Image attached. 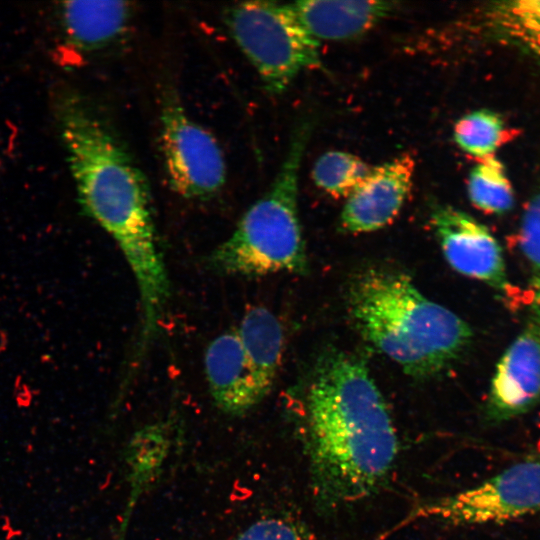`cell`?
Returning <instances> with one entry per match:
<instances>
[{
  "label": "cell",
  "instance_id": "1",
  "mask_svg": "<svg viewBox=\"0 0 540 540\" xmlns=\"http://www.w3.org/2000/svg\"><path fill=\"white\" fill-rule=\"evenodd\" d=\"M304 442L312 487L331 506L367 498L390 474L398 437L366 365L337 352L323 359L308 387Z\"/></svg>",
  "mask_w": 540,
  "mask_h": 540
},
{
  "label": "cell",
  "instance_id": "2",
  "mask_svg": "<svg viewBox=\"0 0 540 540\" xmlns=\"http://www.w3.org/2000/svg\"><path fill=\"white\" fill-rule=\"evenodd\" d=\"M53 106L82 209L118 244L136 281L141 309L161 311L169 298V280L142 171L79 94L61 90Z\"/></svg>",
  "mask_w": 540,
  "mask_h": 540
},
{
  "label": "cell",
  "instance_id": "3",
  "mask_svg": "<svg viewBox=\"0 0 540 540\" xmlns=\"http://www.w3.org/2000/svg\"><path fill=\"white\" fill-rule=\"evenodd\" d=\"M350 312L362 336L415 377L442 372L472 340L463 319L426 298L399 272L364 273L351 289Z\"/></svg>",
  "mask_w": 540,
  "mask_h": 540
},
{
  "label": "cell",
  "instance_id": "4",
  "mask_svg": "<svg viewBox=\"0 0 540 540\" xmlns=\"http://www.w3.org/2000/svg\"><path fill=\"white\" fill-rule=\"evenodd\" d=\"M311 131L309 119L301 120L293 129L287 153L269 189L246 210L231 235L211 253L209 264L214 270L249 277L306 272L298 188Z\"/></svg>",
  "mask_w": 540,
  "mask_h": 540
},
{
  "label": "cell",
  "instance_id": "5",
  "mask_svg": "<svg viewBox=\"0 0 540 540\" xmlns=\"http://www.w3.org/2000/svg\"><path fill=\"white\" fill-rule=\"evenodd\" d=\"M224 20L271 94L284 92L304 70L321 67L320 42L306 30L290 3H236L226 9Z\"/></svg>",
  "mask_w": 540,
  "mask_h": 540
},
{
  "label": "cell",
  "instance_id": "6",
  "mask_svg": "<svg viewBox=\"0 0 540 540\" xmlns=\"http://www.w3.org/2000/svg\"><path fill=\"white\" fill-rule=\"evenodd\" d=\"M537 514H540V460H527L509 466L477 486L417 507L393 531L418 520L483 525Z\"/></svg>",
  "mask_w": 540,
  "mask_h": 540
},
{
  "label": "cell",
  "instance_id": "7",
  "mask_svg": "<svg viewBox=\"0 0 540 540\" xmlns=\"http://www.w3.org/2000/svg\"><path fill=\"white\" fill-rule=\"evenodd\" d=\"M161 149L170 187L187 199L215 196L226 182V160L213 134L190 116L175 93L164 95Z\"/></svg>",
  "mask_w": 540,
  "mask_h": 540
},
{
  "label": "cell",
  "instance_id": "8",
  "mask_svg": "<svg viewBox=\"0 0 540 540\" xmlns=\"http://www.w3.org/2000/svg\"><path fill=\"white\" fill-rule=\"evenodd\" d=\"M540 404V302L532 301L518 335L500 357L487 399L494 423L524 415Z\"/></svg>",
  "mask_w": 540,
  "mask_h": 540
},
{
  "label": "cell",
  "instance_id": "9",
  "mask_svg": "<svg viewBox=\"0 0 540 540\" xmlns=\"http://www.w3.org/2000/svg\"><path fill=\"white\" fill-rule=\"evenodd\" d=\"M430 218L443 254L455 271L500 295L512 294L502 248L486 226L449 205L434 206Z\"/></svg>",
  "mask_w": 540,
  "mask_h": 540
},
{
  "label": "cell",
  "instance_id": "10",
  "mask_svg": "<svg viewBox=\"0 0 540 540\" xmlns=\"http://www.w3.org/2000/svg\"><path fill=\"white\" fill-rule=\"evenodd\" d=\"M415 160L409 153L372 167L363 182L346 198L341 228L350 233L371 232L390 224L411 191Z\"/></svg>",
  "mask_w": 540,
  "mask_h": 540
},
{
  "label": "cell",
  "instance_id": "11",
  "mask_svg": "<svg viewBox=\"0 0 540 540\" xmlns=\"http://www.w3.org/2000/svg\"><path fill=\"white\" fill-rule=\"evenodd\" d=\"M210 395L222 412L239 416L263 399L255 386L236 329L215 337L204 355Z\"/></svg>",
  "mask_w": 540,
  "mask_h": 540
},
{
  "label": "cell",
  "instance_id": "12",
  "mask_svg": "<svg viewBox=\"0 0 540 540\" xmlns=\"http://www.w3.org/2000/svg\"><path fill=\"white\" fill-rule=\"evenodd\" d=\"M290 4L306 30L319 42L360 37L390 16L397 3L303 0Z\"/></svg>",
  "mask_w": 540,
  "mask_h": 540
},
{
  "label": "cell",
  "instance_id": "13",
  "mask_svg": "<svg viewBox=\"0 0 540 540\" xmlns=\"http://www.w3.org/2000/svg\"><path fill=\"white\" fill-rule=\"evenodd\" d=\"M58 15L67 43L78 51L93 52L124 33L132 7L126 1H65Z\"/></svg>",
  "mask_w": 540,
  "mask_h": 540
},
{
  "label": "cell",
  "instance_id": "14",
  "mask_svg": "<svg viewBox=\"0 0 540 540\" xmlns=\"http://www.w3.org/2000/svg\"><path fill=\"white\" fill-rule=\"evenodd\" d=\"M236 330L257 391L264 399L274 384L282 359L281 324L270 310L255 306L244 314Z\"/></svg>",
  "mask_w": 540,
  "mask_h": 540
},
{
  "label": "cell",
  "instance_id": "15",
  "mask_svg": "<svg viewBox=\"0 0 540 540\" xmlns=\"http://www.w3.org/2000/svg\"><path fill=\"white\" fill-rule=\"evenodd\" d=\"M478 22L487 36L540 57V0L491 2Z\"/></svg>",
  "mask_w": 540,
  "mask_h": 540
},
{
  "label": "cell",
  "instance_id": "16",
  "mask_svg": "<svg viewBox=\"0 0 540 540\" xmlns=\"http://www.w3.org/2000/svg\"><path fill=\"white\" fill-rule=\"evenodd\" d=\"M467 192L471 203L488 214H505L514 206V191L506 169L494 155L478 159L469 173Z\"/></svg>",
  "mask_w": 540,
  "mask_h": 540
},
{
  "label": "cell",
  "instance_id": "17",
  "mask_svg": "<svg viewBox=\"0 0 540 540\" xmlns=\"http://www.w3.org/2000/svg\"><path fill=\"white\" fill-rule=\"evenodd\" d=\"M372 169L357 155L346 151H327L312 168L315 185L335 198H348Z\"/></svg>",
  "mask_w": 540,
  "mask_h": 540
},
{
  "label": "cell",
  "instance_id": "18",
  "mask_svg": "<svg viewBox=\"0 0 540 540\" xmlns=\"http://www.w3.org/2000/svg\"><path fill=\"white\" fill-rule=\"evenodd\" d=\"M453 138L461 150L475 158L493 156L506 139L505 122L495 111L474 110L458 119Z\"/></svg>",
  "mask_w": 540,
  "mask_h": 540
},
{
  "label": "cell",
  "instance_id": "19",
  "mask_svg": "<svg viewBox=\"0 0 540 540\" xmlns=\"http://www.w3.org/2000/svg\"><path fill=\"white\" fill-rule=\"evenodd\" d=\"M168 448V438L159 424L146 426L131 439L128 463L132 484L131 499L146 488L161 468Z\"/></svg>",
  "mask_w": 540,
  "mask_h": 540
},
{
  "label": "cell",
  "instance_id": "20",
  "mask_svg": "<svg viewBox=\"0 0 540 540\" xmlns=\"http://www.w3.org/2000/svg\"><path fill=\"white\" fill-rule=\"evenodd\" d=\"M518 245L528 266L532 301L540 302V181L524 209Z\"/></svg>",
  "mask_w": 540,
  "mask_h": 540
},
{
  "label": "cell",
  "instance_id": "21",
  "mask_svg": "<svg viewBox=\"0 0 540 540\" xmlns=\"http://www.w3.org/2000/svg\"><path fill=\"white\" fill-rule=\"evenodd\" d=\"M235 540H315L298 521L283 516L263 517L245 528Z\"/></svg>",
  "mask_w": 540,
  "mask_h": 540
}]
</instances>
